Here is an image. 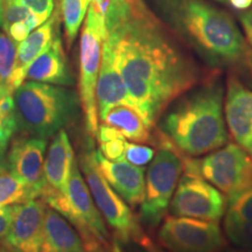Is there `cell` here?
I'll return each instance as SVG.
<instances>
[{
    "mask_svg": "<svg viewBox=\"0 0 252 252\" xmlns=\"http://www.w3.org/2000/svg\"><path fill=\"white\" fill-rule=\"evenodd\" d=\"M103 20L133 108L153 130L168 106L196 86V64L144 0H123Z\"/></svg>",
    "mask_w": 252,
    "mask_h": 252,
    "instance_id": "1",
    "label": "cell"
},
{
    "mask_svg": "<svg viewBox=\"0 0 252 252\" xmlns=\"http://www.w3.org/2000/svg\"><path fill=\"white\" fill-rule=\"evenodd\" d=\"M165 112L157 130L184 157L206 156L228 144L224 89L217 78L189 90Z\"/></svg>",
    "mask_w": 252,
    "mask_h": 252,
    "instance_id": "2",
    "label": "cell"
},
{
    "mask_svg": "<svg viewBox=\"0 0 252 252\" xmlns=\"http://www.w3.org/2000/svg\"><path fill=\"white\" fill-rule=\"evenodd\" d=\"M176 30L214 64H237L249 49L231 17L204 0H161Z\"/></svg>",
    "mask_w": 252,
    "mask_h": 252,
    "instance_id": "3",
    "label": "cell"
},
{
    "mask_svg": "<svg viewBox=\"0 0 252 252\" xmlns=\"http://www.w3.org/2000/svg\"><path fill=\"white\" fill-rule=\"evenodd\" d=\"M18 128L48 139L78 115L76 94L65 88L25 81L13 93Z\"/></svg>",
    "mask_w": 252,
    "mask_h": 252,
    "instance_id": "4",
    "label": "cell"
},
{
    "mask_svg": "<svg viewBox=\"0 0 252 252\" xmlns=\"http://www.w3.org/2000/svg\"><path fill=\"white\" fill-rule=\"evenodd\" d=\"M40 197L47 206L61 214L74 226L88 252L111 245L112 237L94 202L77 161L72 167L67 194L46 185Z\"/></svg>",
    "mask_w": 252,
    "mask_h": 252,
    "instance_id": "5",
    "label": "cell"
},
{
    "mask_svg": "<svg viewBox=\"0 0 252 252\" xmlns=\"http://www.w3.org/2000/svg\"><path fill=\"white\" fill-rule=\"evenodd\" d=\"M152 144L159 147L145 178V197L140 204V222L156 229L166 217L173 195L184 172V156L159 131Z\"/></svg>",
    "mask_w": 252,
    "mask_h": 252,
    "instance_id": "6",
    "label": "cell"
},
{
    "mask_svg": "<svg viewBox=\"0 0 252 252\" xmlns=\"http://www.w3.org/2000/svg\"><path fill=\"white\" fill-rule=\"evenodd\" d=\"M78 167L83 172L97 209L99 210L103 220L112 229L113 237L124 243L134 242L141 247L149 243L151 238L145 234L139 220L132 214L128 204L113 190L100 173L94 150L86 151L81 154Z\"/></svg>",
    "mask_w": 252,
    "mask_h": 252,
    "instance_id": "7",
    "label": "cell"
},
{
    "mask_svg": "<svg viewBox=\"0 0 252 252\" xmlns=\"http://www.w3.org/2000/svg\"><path fill=\"white\" fill-rule=\"evenodd\" d=\"M105 39V24L100 15L90 6L80 40L78 91L87 133L93 138L96 137L99 125L96 104V86Z\"/></svg>",
    "mask_w": 252,
    "mask_h": 252,
    "instance_id": "8",
    "label": "cell"
},
{
    "mask_svg": "<svg viewBox=\"0 0 252 252\" xmlns=\"http://www.w3.org/2000/svg\"><path fill=\"white\" fill-rule=\"evenodd\" d=\"M184 169L200 174L229 201L252 187V156L237 144H226L202 159L184 157Z\"/></svg>",
    "mask_w": 252,
    "mask_h": 252,
    "instance_id": "9",
    "label": "cell"
},
{
    "mask_svg": "<svg viewBox=\"0 0 252 252\" xmlns=\"http://www.w3.org/2000/svg\"><path fill=\"white\" fill-rule=\"evenodd\" d=\"M229 200L222 191L195 172L184 169L169 206L173 216L220 222Z\"/></svg>",
    "mask_w": 252,
    "mask_h": 252,
    "instance_id": "10",
    "label": "cell"
},
{
    "mask_svg": "<svg viewBox=\"0 0 252 252\" xmlns=\"http://www.w3.org/2000/svg\"><path fill=\"white\" fill-rule=\"evenodd\" d=\"M158 241L168 252H220L225 245L219 222L173 215L162 220Z\"/></svg>",
    "mask_w": 252,
    "mask_h": 252,
    "instance_id": "11",
    "label": "cell"
},
{
    "mask_svg": "<svg viewBox=\"0 0 252 252\" xmlns=\"http://www.w3.org/2000/svg\"><path fill=\"white\" fill-rule=\"evenodd\" d=\"M46 138L35 135H20L14 138L9 146L6 167L15 178L42 193L47 185L45 176Z\"/></svg>",
    "mask_w": 252,
    "mask_h": 252,
    "instance_id": "12",
    "label": "cell"
},
{
    "mask_svg": "<svg viewBox=\"0 0 252 252\" xmlns=\"http://www.w3.org/2000/svg\"><path fill=\"white\" fill-rule=\"evenodd\" d=\"M47 204L31 200L14 204L13 220L1 243L13 252H41L45 237Z\"/></svg>",
    "mask_w": 252,
    "mask_h": 252,
    "instance_id": "13",
    "label": "cell"
},
{
    "mask_svg": "<svg viewBox=\"0 0 252 252\" xmlns=\"http://www.w3.org/2000/svg\"><path fill=\"white\" fill-rule=\"evenodd\" d=\"M224 117L232 139L252 156V90L234 75L226 83Z\"/></svg>",
    "mask_w": 252,
    "mask_h": 252,
    "instance_id": "14",
    "label": "cell"
},
{
    "mask_svg": "<svg viewBox=\"0 0 252 252\" xmlns=\"http://www.w3.org/2000/svg\"><path fill=\"white\" fill-rule=\"evenodd\" d=\"M97 166L113 190L128 206L137 207L145 197V169L127 162L126 160L112 161L106 159L98 150L94 151Z\"/></svg>",
    "mask_w": 252,
    "mask_h": 252,
    "instance_id": "15",
    "label": "cell"
},
{
    "mask_svg": "<svg viewBox=\"0 0 252 252\" xmlns=\"http://www.w3.org/2000/svg\"><path fill=\"white\" fill-rule=\"evenodd\" d=\"M96 104L99 121L116 105L124 104L133 108L121 71L116 65L112 50L106 41H104L102 63L96 86Z\"/></svg>",
    "mask_w": 252,
    "mask_h": 252,
    "instance_id": "16",
    "label": "cell"
},
{
    "mask_svg": "<svg viewBox=\"0 0 252 252\" xmlns=\"http://www.w3.org/2000/svg\"><path fill=\"white\" fill-rule=\"evenodd\" d=\"M59 12L52 14L41 26L34 30L26 39L18 43L17 61L12 75L11 86L13 93L26 80V74L30 65L47 49L50 45L55 34L58 33Z\"/></svg>",
    "mask_w": 252,
    "mask_h": 252,
    "instance_id": "17",
    "label": "cell"
},
{
    "mask_svg": "<svg viewBox=\"0 0 252 252\" xmlns=\"http://www.w3.org/2000/svg\"><path fill=\"white\" fill-rule=\"evenodd\" d=\"M26 80L54 86H71L74 83L62 40L58 33L45 52L30 65Z\"/></svg>",
    "mask_w": 252,
    "mask_h": 252,
    "instance_id": "18",
    "label": "cell"
},
{
    "mask_svg": "<svg viewBox=\"0 0 252 252\" xmlns=\"http://www.w3.org/2000/svg\"><path fill=\"white\" fill-rule=\"evenodd\" d=\"M75 154L68 133L64 128L54 135L45 160L47 186L67 194L69 180L74 167Z\"/></svg>",
    "mask_w": 252,
    "mask_h": 252,
    "instance_id": "19",
    "label": "cell"
},
{
    "mask_svg": "<svg viewBox=\"0 0 252 252\" xmlns=\"http://www.w3.org/2000/svg\"><path fill=\"white\" fill-rule=\"evenodd\" d=\"M41 252H88L74 226L61 214L48 206Z\"/></svg>",
    "mask_w": 252,
    "mask_h": 252,
    "instance_id": "20",
    "label": "cell"
},
{
    "mask_svg": "<svg viewBox=\"0 0 252 252\" xmlns=\"http://www.w3.org/2000/svg\"><path fill=\"white\" fill-rule=\"evenodd\" d=\"M100 122L117 128L127 140L139 144H152V130L146 125L137 110L130 105L122 104L113 106Z\"/></svg>",
    "mask_w": 252,
    "mask_h": 252,
    "instance_id": "21",
    "label": "cell"
},
{
    "mask_svg": "<svg viewBox=\"0 0 252 252\" xmlns=\"http://www.w3.org/2000/svg\"><path fill=\"white\" fill-rule=\"evenodd\" d=\"M43 23L19 0H4L1 27L15 43L21 42Z\"/></svg>",
    "mask_w": 252,
    "mask_h": 252,
    "instance_id": "22",
    "label": "cell"
},
{
    "mask_svg": "<svg viewBox=\"0 0 252 252\" xmlns=\"http://www.w3.org/2000/svg\"><path fill=\"white\" fill-rule=\"evenodd\" d=\"M40 197L39 193L30 186L4 169L0 173V207L26 203Z\"/></svg>",
    "mask_w": 252,
    "mask_h": 252,
    "instance_id": "23",
    "label": "cell"
},
{
    "mask_svg": "<svg viewBox=\"0 0 252 252\" xmlns=\"http://www.w3.org/2000/svg\"><path fill=\"white\" fill-rule=\"evenodd\" d=\"M93 0H61V12L64 24V36L67 47L70 48L76 39L78 31L86 20Z\"/></svg>",
    "mask_w": 252,
    "mask_h": 252,
    "instance_id": "24",
    "label": "cell"
},
{
    "mask_svg": "<svg viewBox=\"0 0 252 252\" xmlns=\"http://www.w3.org/2000/svg\"><path fill=\"white\" fill-rule=\"evenodd\" d=\"M224 232L229 241H231L238 248L252 249V222L226 215L224 220Z\"/></svg>",
    "mask_w": 252,
    "mask_h": 252,
    "instance_id": "25",
    "label": "cell"
},
{
    "mask_svg": "<svg viewBox=\"0 0 252 252\" xmlns=\"http://www.w3.org/2000/svg\"><path fill=\"white\" fill-rule=\"evenodd\" d=\"M17 50V43L7 34L0 32V80L6 82L8 86L15 68Z\"/></svg>",
    "mask_w": 252,
    "mask_h": 252,
    "instance_id": "26",
    "label": "cell"
},
{
    "mask_svg": "<svg viewBox=\"0 0 252 252\" xmlns=\"http://www.w3.org/2000/svg\"><path fill=\"white\" fill-rule=\"evenodd\" d=\"M18 130L17 116L13 94H8L0 99V137L11 140L12 135Z\"/></svg>",
    "mask_w": 252,
    "mask_h": 252,
    "instance_id": "27",
    "label": "cell"
},
{
    "mask_svg": "<svg viewBox=\"0 0 252 252\" xmlns=\"http://www.w3.org/2000/svg\"><path fill=\"white\" fill-rule=\"evenodd\" d=\"M226 215L252 222V187L247 189L234 200L229 201Z\"/></svg>",
    "mask_w": 252,
    "mask_h": 252,
    "instance_id": "28",
    "label": "cell"
},
{
    "mask_svg": "<svg viewBox=\"0 0 252 252\" xmlns=\"http://www.w3.org/2000/svg\"><path fill=\"white\" fill-rule=\"evenodd\" d=\"M156 156V150L146 145L127 143L125 147L124 160L138 167H145L151 163Z\"/></svg>",
    "mask_w": 252,
    "mask_h": 252,
    "instance_id": "29",
    "label": "cell"
},
{
    "mask_svg": "<svg viewBox=\"0 0 252 252\" xmlns=\"http://www.w3.org/2000/svg\"><path fill=\"white\" fill-rule=\"evenodd\" d=\"M126 144H127V139L125 137H119L116 139L99 143L98 151L106 159L112 160V161H119V160H124Z\"/></svg>",
    "mask_w": 252,
    "mask_h": 252,
    "instance_id": "30",
    "label": "cell"
},
{
    "mask_svg": "<svg viewBox=\"0 0 252 252\" xmlns=\"http://www.w3.org/2000/svg\"><path fill=\"white\" fill-rule=\"evenodd\" d=\"M25 6L37 15L42 23L48 20L50 15L54 12V0H19Z\"/></svg>",
    "mask_w": 252,
    "mask_h": 252,
    "instance_id": "31",
    "label": "cell"
},
{
    "mask_svg": "<svg viewBox=\"0 0 252 252\" xmlns=\"http://www.w3.org/2000/svg\"><path fill=\"white\" fill-rule=\"evenodd\" d=\"M14 204L13 206L0 207V241L7 235L13 220Z\"/></svg>",
    "mask_w": 252,
    "mask_h": 252,
    "instance_id": "32",
    "label": "cell"
},
{
    "mask_svg": "<svg viewBox=\"0 0 252 252\" xmlns=\"http://www.w3.org/2000/svg\"><path fill=\"white\" fill-rule=\"evenodd\" d=\"M111 251L112 252H149L146 249L141 247V245L134 243V242H128V243H124V242L119 241L116 237L111 239Z\"/></svg>",
    "mask_w": 252,
    "mask_h": 252,
    "instance_id": "33",
    "label": "cell"
},
{
    "mask_svg": "<svg viewBox=\"0 0 252 252\" xmlns=\"http://www.w3.org/2000/svg\"><path fill=\"white\" fill-rule=\"evenodd\" d=\"M241 23L243 26L248 43L252 47V8L241 15Z\"/></svg>",
    "mask_w": 252,
    "mask_h": 252,
    "instance_id": "34",
    "label": "cell"
},
{
    "mask_svg": "<svg viewBox=\"0 0 252 252\" xmlns=\"http://www.w3.org/2000/svg\"><path fill=\"white\" fill-rule=\"evenodd\" d=\"M235 9H248L252 6V0H228Z\"/></svg>",
    "mask_w": 252,
    "mask_h": 252,
    "instance_id": "35",
    "label": "cell"
},
{
    "mask_svg": "<svg viewBox=\"0 0 252 252\" xmlns=\"http://www.w3.org/2000/svg\"><path fill=\"white\" fill-rule=\"evenodd\" d=\"M8 94H13V90L11 89V87H9L6 82L0 80V99L8 96Z\"/></svg>",
    "mask_w": 252,
    "mask_h": 252,
    "instance_id": "36",
    "label": "cell"
},
{
    "mask_svg": "<svg viewBox=\"0 0 252 252\" xmlns=\"http://www.w3.org/2000/svg\"><path fill=\"white\" fill-rule=\"evenodd\" d=\"M145 249H146L147 251L149 252H166L165 250H163L162 248H160L159 245H157L156 243H154V242L152 241V239H151L150 241V243L146 245V247H144Z\"/></svg>",
    "mask_w": 252,
    "mask_h": 252,
    "instance_id": "37",
    "label": "cell"
},
{
    "mask_svg": "<svg viewBox=\"0 0 252 252\" xmlns=\"http://www.w3.org/2000/svg\"><path fill=\"white\" fill-rule=\"evenodd\" d=\"M8 144H9L8 139H5V138L0 137V153H5V151H6V149H7Z\"/></svg>",
    "mask_w": 252,
    "mask_h": 252,
    "instance_id": "38",
    "label": "cell"
},
{
    "mask_svg": "<svg viewBox=\"0 0 252 252\" xmlns=\"http://www.w3.org/2000/svg\"><path fill=\"white\" fill-rule=\"evenodd\" d=\"M5 153H0V173L6 169V161H5Z\"/></svg>",
    "mask_w": 252,
    "mask_h": 252,
    "instance_id": "39",
    "label": "cell"
},
{
    "mask_svg": "<svg viewBox=\"0 0 252 252\" xmlns=\"http://www.w3.org/2000/svg\"><path fill=\"white\" fill-rule=\"evenodd\" d=\"M2 18H4V0H0V26L2 24Z\"/></svg>",
    "mask_w": 252,
    "mask_h": 252,
    "instance_id": "40",
    "label": "cell"
},
{
    "mask_svg": "<svg viewBox=\"0 0 252 252\" xmlns=\"http://www.w3.org/2000/svg\"><path fill=\"white\" fill-rule=\"evenodd\" d=\"M94 252H112L111 245H110V247H100L98 249H96Z\"/></svg>",
    "mask_w": 252,
    "mask_h": 252,
    "instance_id": "41",
    "label": "cell"
},
{
    "mask_svg": "<svg viewBox=\"0 0 252 252\" xmlns=\"http://www.w3.org/2000/svg\"><path fill=\"white\" fill-rule=\"evenodd\" d=\"M226 252H252V249L239 248V249H232V250H228Z\"/></svg>",
    "mask_w": 252,
    "mask_h": 252,
    "instance_id": "42",
    "label": "cell"
},
{
    "mask_svg": "<svg viewBox=\"0 0 252 252\" xmlns=\"http://www.w3.org/2000/svg\"><path fill=\"white\" fill-rule=\"evenodd\" d=\"M0 252H13L12 250H9L8 248H6L4 244L1 243V242H0Z\"/></svg>",
    "mask_w": 252,
    "mask_h": 252,
    "instance_id": "43",
    "label": "cell"
},
{
    "mask_svg": "<svg viewBox=\"0 0 252 252\" xmlns=\"http://www.w3.org/2000/svg\"><path fill=\"white\" fill-rule=\"evenodd\" d=\"M250 61H251V67H252V55H251V58H250Z\"/></svg>",
    "mask_w": 252,
    "mask_h": 252,
    "instance_id": "44",
    "label": "cell"
}]
</instances>
